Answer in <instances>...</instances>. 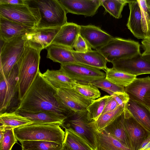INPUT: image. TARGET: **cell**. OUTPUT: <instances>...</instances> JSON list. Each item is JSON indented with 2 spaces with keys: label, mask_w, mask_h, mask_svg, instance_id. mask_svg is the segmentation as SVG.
<instances>
[{
  "label": "cell",
  "mask_w": 150,
  "mask_h": 150,
  "mask_svg": "<svg viewBox=\"0 0 150 150\" xmlns=\"http://www.w3.org/2000/svg\"><path fill=\"white\" fill-rule=\"evenodd\" d=\"M57 91L44 79L40 70L16 109L28 112H51L67 117L74 112L64 107L57 100L55 96Z\"/></svg>",
  "instance_id": "obj_1"
},
{
  "label": "cell",
  "mask_w": 150,
  "mask_h": 150,
  "mask_svg": "<svg viewBox=\"0 0 150 150\" xmlns=\"http://www.w3.org/2000/svg\"><path fill=\"white\" fill-rule=\"evenodd\" d=\"M40 52L30 45L27 42L24 51L17 62L18 98L20 101L32 84L40 71Z\"/></svg>",
  "instance_id": "obj_2"
},
{
  "label": "cell",
  "mask_w": 150,
  "mask_h": 150,
  "mask_svg": "<svg viewBox=\"0 0 150 150\" xmlns=\"http://www.w3.org/2000/svg\"><path fill=\"white\" fill-rule=\"evenodd\" d=\"M56 123H32L13 129L18 140L45 141L64 144L65 132Z\"/></svg>",
  "instance_id": "obj_3"
},
{
  "label": "cell",
  "mask_w": 150,
  "mask_h": 150,
  "mask_svg": "<svg viewBox=\"0 0 150 150\" xmlns=\"http://www.w3.org/2000/svg\"><path fill=\"white\" fill-rule=\"evenodd\" d=\"M30 6L37 8L41 19L36 28L61 27L67 22V13L58 0H26Z\"/></svg>",
  "instance_id": "obj_4"
},
{
  "label": "cell",
  "mask_w": 150,
  "mask_h": 150,
  "mask_svg": "<svg viewBox=\"0 0 150 150\" xmlns=\"http://www.w3.org/2000/svg\"><path fill=\"white\" fill-rule=\"evenodd\" d=\"M61 126L65 129L74 132L94 150H97L96 121L91 118L87 110L72 113L67 117Z\"/></svg>",
  "instance_id": "obj_5"
},
{
  "label": "cell",
  "mask_w": 150,
  "mask_h": 150,
  "mask_svg": "<svg viewBox=\"0 0 150 150\" xmlns=\"http://www.w3.org/2000/svg\"><path fill=\"white\" fill-rule=\"evenodd\" d=\"M27 44L26 35L3 41V44L1 45L0 74L5 78L8 77L20 59Z\"/></svg>",
  "instance_id": "obj_6"
},
{
  "label": "cell",
  "mask_w": 150,
  "mask_h": 150,
  "mask_svg": "<svg viewBox=\"0 0 150 150\" xmlns=\"http://www.w3.org/2000/svg\"><path fill=\"white\" fill-rule=\"evenodd\" d=\"M140 45L130 39L114 37L107 44L96 50L106 58L108 62L132 57L140 53Z\"/></svg>",
  "instance_id": "obj_7"
},
{
  "label": "cell",
  "mask_w": 150,
  "mask_h": 150,
  "mask_svg": "<svg viewBox=\"0 0 150 150\" xmlns=\"http://www.w3.org/2000/svg\"><path fill=\"white\" fill-rule=\"evenodd\" d=\"M0 16L33 29L41 19L38 9L27 3L15 5L0 4Z\"/></svg>",
  "instance_id": "obj_8"
},
{
  "label": "cell",
  "mask_w": 150,
  "mask_h": 150,
  "mask_svg": "<svg viewBox=\"0 0 150 150\" xmlns=\"http://www.w3.org/2000/svg\"><path fill=\"white\" fill-rule=\"evenodd\" d=\"M60 68L79 83H90L105 77V74L100 70L76 62L61 64Z\"/></svg>",
  "instance_id": "obj_9"
},
{
  "label": "cell",
  "mask_w": 150,
  "mask_h": 150,
  "mask_svg": "<svg viewBox=\"0 0 150 150\" xmlns=\"http://www.w3.org/2000/svg\"><path fill=\"white\" fill-rule=\"evenodd\" d=\"M55 96L63 106L75 112L86 110L94 100L85 98L72 88L57 90Z\"/></svg>",
  "instance_id": "obj_10"
},
{
  "label": "cell",
  "mask_w": 150,
  "mask_h": 150,
  "mask_svg": "<svg viewBox=\"0 0 150 150\" xmlns=\"http://www.w3.org/2000/svg\"><path fill=\"white\" fill-rule=\"evenodd\" d=\"M124 124L132 150H138L149 132L132 116L127 107L125 110Z\"/></svg>",
  "instance_id": "obj_11"
},
{
  "label": "cell",
  "mask_w": 150,
  "mask_h": 150,
  "mask_svg": "<svg viewBox=\"0 0 150 150\" xmlns=\"http://www.w3.org/2000/svg\"><path fill=\"white\" fill-rule=\"evenodd\" d=\"M112 63V68L136 76L150 74V63L141 53L132 57L115 60Z\"/></svg>",
  "instance_id": "obj_12"
},
{
  "label": "cell",
  "mask_w": 150,
  "mask_h": 150,
  "mask_svg": "<svg viewBox=\"0 0 150 150\" xmlns=\"http://www.w3.org/2000/svg\"><path fill=\"white\" fill-rule=\"evenodd\" d=\"M129 99L142 104L150 109V77L136 78L125 88Z\"/></svg>",
  "instance_id": "obj_13"
},
{
  "label": "cell",
  "mask_w": 150,
  "mask_h": 150,
  "mask_svg": "<svg viewBox=\"0 0 150 150\" xmlns=\"http://www.w3.org/2000/svg\"><path fill=\"white\" fill-rule=\"evenodd\" d=\"M79 35L88 45L96 50L105 45L114 37L93 25H80Z\"/></svg>",
  "instance_id": "obj_14"
},
{
  "label": "cell",
  "mask_w": 150,
  "mask_h": 150,
  "mask_svg": "<svg viewBox=\"0 0 150 150\" xmlns=\"http://www.w3.org/2000/svg\"><path fill=\"white\" fill-rule=\"evenodd\" d=\"M67 13L92 17L101 6V0H58Z\"/></svg>",
  "instance_id": "obj_15"
},
{
  "label": "cell",
  "mask_w": 150,
  "mask_h": 150,
  "mask_svg": "<svg viewBox=\"0 0 150 150\" xmlns=\"http://www.w3.org/2000/svg\"><path fill=\"white\" fill-rule=\"evenodd\" d=\"M61 27L33 29L26 38L28 44L41 51L52 44Z\"/></svg>",
  "instance_id": "obj_16"
},
{
  "label": "cell",
  "mask_w": 150,
  "mask_h": 150,
  "mask_svg": "<svg viewBox=\"0 0 150 150\" xmlns=\"http://www.w3.org/2000/svg\"><path fill=\"white\" fill-rule=\"evenodd\" d=\"M80 25L72 22H67L61 28L52 44L59 45L71 50L79 35Z\"/></svg>",
  "instance_id": "obj_17"
},
{
  "label": "cell",
  "mask_w": 150,
  "mask_h": 150,
  "mask_svg": "<svg viewBox=\"0 0 150 150\" xmlns=\"http://www.w3.org/2000/svg\"><path fill=\"white\" fill-rule=\"evenodd\" d=\"M33 29L0 16V38L4 42L14 37L27 35Z\"/></svg>",
  "instance_id": "obj_18"
},
{
  "label": "cell",
  "mask_w": 150,
  "mask_h": 150,
  "mask_svg": "<svg viewBox=\"0 0 150 150\" xmlns=\"http://www.w3.org/2000/svg\"><path fill=\"white\" fill-rule=\"evenodd\" d=\"M73 54L76 63L105 71L108 68V61L97 50L86 53L77 52L73 50Z\"/></svg>",
  "instance_id": "obj_19"
},
{
  "label": "cell",
  "mask_w": 150,
  "mask_h": 150,
  "mask_svg": "<svg viewBox=\"0 0 150 150\" xmlns=\"http://www.w3.org/2000/svg\"><path fill=\"white\" fill-rule=\"evenodd\" d=\"M128 1L130 13L127 26L135 38L143 40L145 38L142 28V15L139 4L137 0Z\"/></svg>",
  "instance_id": "obj_20"
},
{
  "label": "cell",
  "mask_w": 150,
  "mask_h": 150,
  "mask_svg": "<svg viewBox=\"0 0 150 150\" xmlns=\"http://www.w3.org/2000/svg\"><path fill=\"white\" fill-rule=\"evenodd\" d=\"M44 79L57 90L62 88H72L76 81L65 72L59 70L47 69L42 74Z\"/></svg>",
  "instance_id": "obj_21"
},
{
  "label": "cell",
  "mask_w": 150,
  "mask_h": 150,
  "mask_svg": "<svg viewBox=\"0 0 150 150\" xmlns=\"http://www.w3.org/2000/svg\"><path fill=\"white\" fill-rule=\"evenodd\" d=\"M15 111L18 114L27 117L33 123H56L61 126L67 117L57 113L49 111L28 112L16 109Z\"/></svg>",
  "instance_id": "obj_22"
},
{
  "label": "cell",
  "mask_w": 150,
  "mask_h": 150,
  "mask_svg": "<svg viewBox=\"0 0 150 150\" xmlns=\"http://www.w3.org/2000/svg\"><path fill=\"white\" fill-rule=\"evenodd\" d=\"M46 49L47 57L61 65L76 63L73 54V50L55 44H51Z\"/></svg>",
  "instance_id": "obj_23"
},
{
  "label": "cell",
  "mask_w": 150,
  "mask_h": 150,
  "mask_svg": "<svg viewBox=\"0 0 150 150\" xmlns=\"http://www.w3.org/2000/svg\"><path fill=\"white\" fill-rule=\"evenodd\" d=\"M18 71L17 63L6 78L7 83L6 96L4 105L0 108V114L6 112L11 105L16 92L18 94Z\"/></svg>",
  "instance_id": "obj_24"
},
{
  "label": "cell",
  "mask_w": 150,
  "mask_h": 150,
  "mask_svg": "<svg viewBox=\"0 0 150 150\" xmlns=\"http://www.w3.org/2000/svg\"><path fill=\"white\" fill-rule=\"evenodd\" d=\"M127 108L134 118L150 132V109L130 99Z\"/></svg>",
  "instance_id": "obj_25"
},
{
  "label": "cell",
  "mask_w": 150,
  "mask_h": 150,
  "mask_svg": "<svg viewBox=\"0 0 150 150\" xmlns=\"http://www.w3.org/2000/svg\"><path fill=\"white\" fill-rule=\"evenodd\" d=\"M124 117L125 111L112 122L105 127L103 130L111 136L122 142L129 148L132 149L130 142L124 125Z\"/></svg>",
  "instance_id": "obj_26"
},
{
  "label": "cell",
  "mask_w": 150,
  "mask_h": 150,
  "mask_svg": "<svg viewBox=\"0 0 150 150\" xmlns=\"http://www.w3.org/2000/svg\"><path fill=\"white\" fill-rule=\"evenodd\" d=\"M96 141L97 150H132L103 130L97 132Z\"/></svg>",
  "instance_id": "obj_27"
},
{
  "label": "cell",
  "mask_w": 150,
  "mask_h": 150,
  "mask_svg": "<svg viewBox=\"0 0 150 150\" xmlns=\"http://www.w3.org/2000/svg\"><path fill=\"white\" fill-rule=\"evenodd\" d=\"M0 129H14L33 123L27 117L23 116L15 111L0 114Z\"/></svg>",
  "instance_id": "obj_28"
},
{
  "label": "cell",
  "mask_w": 150,
  "mask_h": 150,
  "mask_svg": "<svg viewBox=\"0 0 150 150\" xmlns=\"http://www.w3.org/2000/svg\"><path fill=\"white\" fill-rule=\"evenodd\" d=\"M105 71L106 79L117 85L124 88L130 84L136 78L137 76H135L112 68H107Z\"/></svg>",
  "instance_id": "obj_29"
},
{
  "label": "cell",
  "mask_w": 150,
  "mask_h": 150,
  "mask_svg": "<svg viewBox=\"0 0 150 150\" xmlns=\"http://www.w3.org/2000/svg\"><path fill=\"white\" fill-rule=\"evenodd\" d=\"M20 142L22 150H61L64 145L45 141L26 140Z\"/></svg>",
  "instance_id": "obj_30"
},
{
  "label": "cell",
  "mask_w": 150,
  "mask_h": 150,
  "mask_svg": "<svg viewBox=\"0 0 150 150\" xmlns=\"http://www.w3.org/2000/svg\"><path fill=\"white\" fill-rule=\"evenodd\" d=\"M64 144L71 150H94L79 136L74 132L65 129Z\"/></svg>",
  "instance_id": "obj_31"
},
{
  "label": "cell",
  "mask_w": 150,
  "mask_h": 150,
  "mask_svg": "<svg viewBox=\"0 0 150 150\" xmlns=\"http://www.w3.org/2000/svg\"><path fill=\"white\" fill-rule=\"evenodd\" d=\"M126 107L127 106L124 107L120 105L113 111L101 114L96 121L97 131L100 132L103 130L105 127L122 114Z\"/></svg>",
  "instance_id": "obj_32"
},
{
  "label": "cell",
  "mask_w": 150,
  "mask_h": 150,
  "mask_svg": "<svg viewBox=\"0 0 150 150\" xmlns=\"http://www.w3.org/2000/svg\"><path fill=\"white\" fill-rule=\"evenodd\" d=\"M128 2L126 0H101V6L104 7L106 13L119 19L122 18L123 8Z\"/></svg>",
  "instance_id": "obj_33"
},
{
  "label": "cell",
  "mask_w": 150,
  "mask_h": 150,
  "mask_svg": "<svg viewBox=\"0 0 150 150\" xmlns=\"http://www.w3.org/2000/svg\"><path fill=\"white\" fill-rule=\"evenodd\" d=\"M73 89L83 96L88 99L95 100L100 96L98 88L91 83H75Z\"/></svg>",
  "instance_id": "obj_34"
},
{
  "label": "cell",
  "mask_w": 150,
  "mask_h": 150,
  "mask_svg": "<svg viewBox=\"0 0 150 150\" xmlns=\"http://www.w3.org/2000/svg\"><path fill=\"white\" fill-rule=\"evenodd\" d=\"M110 96L105 95L94 100L87 110L91 118L96 121L103 112Z\"/></svg>",
  "instance_id": "obj_35"
},
{
  "label": "cell",
  "mask_w": 150,
  "mask_h": 150,
  "mask_svg": "<svg viewBox=\"0 0 150 150\" xmlns=\"http://www.w3.org/2000/svg\"><path fill=\"white\" fill-rule=\"evenodd\" d=\"M141 12L142 30L145 38H150V9L147 6L146 0H137Z\"/></svg>",
  "instance_id": "obj_36"
},
{
  "label": "cell",
  "mask_w": 150,
  "mask_h": 150,
  "mask_svg": "<svg viewBox=\"0 0 150 150\" xmlns=\"http://www.w3.org/2000/svg\"><path fill=\"white\" fill-rule=\"evenodd\" d=\"M90 83L107 92L110 96L117 92H125L124 87L117 85L108 81L105 78L94 81Z\"/></svg>",
  "instance_id": "obj_37"
},
{
  "label": "cell",
  "mask_w": 150,
  "mask_h": 150,
  "mask_svg": "<svg viewBox=\"0 0 150 150\" xmlns=\"http://www.w3.org/2000/svg\"><path fill=\"white\" fill-rule=\"evenodd\" d=\"M4 130L3 138L0 141V150H11L18 140L15 135L13 129Z\"/></svg>",
  "instance_id": "obj_38"
},
{
  "label": "cell",
  "mask_w": 150,
  "mask_h": 150,
  "mask_svg": "<svg viewBox=\"0 0 150 150\" xmlns=\"http://www.w3.org/2000/svg\"><path fill=\"white\" fill-rule=\"evenodd\" d=\"M74 48L75 50L80 53H86L92 50L85 40L79 35L75 42Z\"/></svg>",
  "instance_id": "obj_39"
},
{
  "label": "cell",
  "mask_w": 150,
  "mask_h": 150,
  "mask_svg": "<svg viewBox=\"0 0 150 150\" xmlns=\"http://www.w3.org/2000/svg\"><path fill=\"white\" fill-rule=\"evenodd\" d=\"M112 96L119 105L126 107L129 100L127 94L125 92H117L113 93Z\"/></svg>",
  "instance_id": "obj_40"
},
{
  "label": "cell",
  "mask_w": 150,
  "mask_h": 150,
  "mask_svg": "<svg viewBox=\"0 0 150 150\" xmlns=\"http://www.w3.org/2000/svg\"><path fill=\"white\" fill-rule=\"evenodd\" d=\"M6 81L5 78L0 74V108L4 104L6 93Z\"/></svg>",
  "instance_id": "obj_41"
},
{
  "label": "cell",
  "mask_w": 150,
  "mask_h": 150,
  "mask_svg": "<svg viewBox=\"0 0 150 150\" xmlns=\"http://www.w3.org/2000/svg\"><path fill=\"white\" fill-rule=\"evenodd\" d=\"M119 106L113 97L110 96L102 114L113 111Z\"/></svg>",
  "instance_id": "obj_42"
},
{
  "label": "cell",
  "mask_w": 150,
  "mask_h": 150,
  "mask_svg": "<svg viewBox=\"0 0 150 150\" xmlns=\"http://www.w3.org/2000/svg\"><path fill=\"white\" fill-rule=\"evenodd\" d=\"M142 47L144 50L142 54V56L150 54V38H146L142 40L141 42Z\"/></svg>",
  "instance_id": "obj_43"
},
{
  "label": "cell",
  "mask_w": 150,
  "mask_h": 150,
  "mask_svg": "<svg viewBox=\"0 0 150 150\" xmlns=\"http://www.w3.org/2000/svg\"><path fill=\"white\" fill-rule=\"evenodd\" d=\"M26 4V0H0V4L15 5Z\"/></svg>",
  "instance_id": "obj_44"
},
{
  "label": "cell",
  "mask_w": 150,
  "mask_h": 150,
  "mask_svg": "<svg viewBox=\"0 0 150 150\" xmlns=\"http://www.w3.org/2000/svg\"><path fill=\"white\" fill-rule=\"evenodd\" d=\"M138 150H150V135L144 141Z\"/></svg>",
  "instance_id": "obj_45"
},
{
  "label": "cell",
  "mask_w": 150,
  "mask_h": 150,
  "mask_svg": "<svg viewBox=\"0 0 150 150\" xmlns=\"http://www.w3.org/2000/svg\"><path fill=\"white\" fill-rule=\"evenodd\" d=\"M142 56L145 59L150 63V54Z\"/></svg>",
  "instance_id": "obj_46"
},
{
  "label": "cell",
  "mask_w": 150,
  "mask_h": 150,
  "mask_svg": "<svg viewBox=\"0 0 150 150\" xmlns=\"http://www.w3.org/2000/svg\"><path fill=\"white\" fill-rule=\"evenodd\" d=\"M61 150H71V149L69 148L65 144H64Z\"/></svg>",
  "instance_id": "obj_47"
},
{
  "label": "cell",
  "mask_w": 150,
  "mask_h": 150,
  "mask_svg": "<svg viewBox=\"0 0 150 150\" xmlns=\"http://www.w3.org/2000/svg\"><path fill=\"white\" fill-rule=\"evenodd\" d=\"M147 6L150 9V0H146Z\"/></svg>",
  "instance_id": "obj_48"
}]
</instances>
